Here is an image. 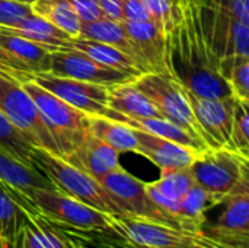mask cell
I'll return each mask as SVG.
<instances>
[{
	"instance_id": "6da1fadb",
	"label": "cell",
	"mask_w": 249,
	"mask_h": 248,
	"mask_svg": "<svg viewBox=\"0 0 249 248\" xmlns=\"http://www.w3.org/2000/svg\"><path fill=\"white\" fill-rule=\"evenodd\" d=\"M166 67L184 89L200 96H233L201 29L196 0L175 1V20L166 32Z\"/></svg>"
},
{
	"instance_id": "7a4b0ae2",
	"label": "cell",
	"mask_w": 249,
	"mask_h": 248,
	"mask_svg": "<svg viewBox=\"0 0 249 248\" xmlns=\"http://www.w3.org/2000/svg\"><path fill=\"white\" fill-rule=\"evenodd\" d=\"M31 165L38 170L58 191L108 215H124L107 189L93 177L73 167L61 156L32 146L29 155Z\"/></svg>"
},
{
	"instance_id": "3957f363",
	"label": "cell",
	"mask_w": 249,
	"mask_h": 248,
	"mask_svg": "<svg viewBox=\"0 0 249 248\" xmlns=\"http://www.w3.org/2000/svg\"><path fill=\"white\" fill-rule=\"evenodd\" d=\"M194 181L206 190L216 206L249 186V156L231 148H209L190 165Z\"/></svg>"
},
{
	"instance_id": "277c9868",
	"label": "cell",
	"mask_w": 249,
	"mask_h": 248,
	"mask_svg": "<svg viewBox=\"0 0 249 248\" xmlns=\"http://www.w3.org/2000/svg\"><path fill=\"white\" fill-rule=\"evenodd\" d=\"M34 101L44 124L50 130L60 156L71 152L88 134V114L64 102L57 95L26 77H16Z\"/></svg>"
},
{
	"instance_id": "5b68a950",
	"label": "cell",
	"mask_w": 249,
	"mask_h": 248,
	"mask_svg": "<svg viewBox=\"0 0 249 248\" xmlns=\"http://www.w3.org/2000/svg\"><path fill=\"white\" fill-rule=\"evenodd\" d=\"M36 213L63 228L111 229V215L96 210L57 189H28L20 193Z\"/></svg>"
},
{
	"instance_id": "8992f818",
	"label": "cell",
	"mask_w": 249,
	"mask_h": 248,
	"mask_svg": "<svg viewBox=\"0 0 249 248\" xmlns=\"http://www.w3.org/2000/svg\"><path fill=\"white\" fill-rule=\"evenodd\" d=\"M111 227L149 248H238L203 231L163 225L128 215H111Z\"/></svg>"
},
{
	"instance_id": "52a82bcc",
	"label": "cell",
	"mask_w": 249,
	"mask_h": 248,
	"mask_svg": "<svg viewBox=\"0 0 249 248\" xmlns=\"http://www.w3.org/2000/svg\"><path fill=\"white\" fill-rule=\"evenodd\" d=\"M133 83L156 105L165 118L185 130L201 145L210 148L207 136L198 124L185 98L184 88L171 75H160L153 72L143 73L136 77Z\"/></svg>"
},
{
	"instance_id": "ba28073f",
	"label": "cell",
	"mask_w": 249,
	"mask_h": 248,
	"mask_svg": "<svg viewBox=\"0 0 249 248\" xmlns=\"http://www.w3.org/2000/svg\"><path fill=\"white\" fill-rule=\"evenodd\" d=\"M0 111L31 140L32 145L60 156L50 130L44 124L34 101L23 89L20 80L3 69H0Z\"/></svg>"
},
{
	"instance_id": "9c48e42d",
	"label": "cell",
	"mask_w": 249,
	"mask_h": 248,
	"mask_svg": "<svg viewBox=\"0 0 249 248\" xmlns=\"http://www.w3.org/2000/svg\"><path fill=\"white\" fill-rule=\"evenodd\" d=\"M204 37L219 60L249 58V26L223 13L206 0H196Z\"/></svg>"
},
{
	"instance_id": "30bf717a",
	"label": "cell",
	"mask_w": 249,
	"mask_h": 248,
	"mask_svg": "<svg viewBox=\"0 0 249 248\" xmlns=\"http://www.w3.org/2000/svg\"><path fill=\"white\" fill-rule=\"evenodd\" d=\"M19 76L35 82L88 115L109 117L111 114V110L108 108V86L71 77H61L50 72H18L15 77Z\"/></svg>"
},
{
	"instance_id": "8fae6325",
	"label": "cell",
	"mask_w": 249,
	"mask_h": 248,
	"mask_svg": "<svg viewBox=\"0 0 249 248\" xmlns=\"http://www.w3.org/2000/svg\"><path fill=\"white\" fill-rule=\"evenodd\" d=\"M101 184L121 208L124 215L163 225L178 227L177 221L168 213H165L162 209H159L149 197L144 183L128 174L123 167L107 174L101 180Z\"/></svg>"
},
{
	"instance_id": "7c38bea8",
	"label": "cell",
	"mask_w": 249,
	"mask_h": 248,
	"mask_svg": "<svg viewBox=\"0 0 249 248\" xmlns=\"http://www.w3.org/2000/svg\"><path fill=\"white\" fill-rule=\"evenodd\" d=\"M50 58V73L61 77H71L108 88L136 79L120 70L107 67L95 61L88 54L71 47H57L51 51Z\"/></svg>"
},
{
	"instance_id": "4fadbf2b",
	"label": "cell",
	"mask_w": 249,
	"mask_h": 248,
	"mask_svg": "<svg viewBox=\"0 0 249 248\" xmlns=\"http://www.w3.org/2000/svg\"><path fill=\"white\" fill-rule=\"evenodd\" d=\"M185 98L204 130L210 148H229L235 110V96L207 98L184 89Z\"/></svg>"
},
{
	"instance_id": "5bb4252c",
	"label": "cell",
	"mask_w": 249,
	"mask_h": 248,
	"mask_svg": "<svg viewBox=\"0 0 249 248\" xmlns=\"http://www.w3.org/2000/svg\"><path fill=\"white\" fill-rule=\"evenodd\" d=\"M225 210L214 224L209 221L200 231L238 248L249 247V186L231 194L225 202Z\"/></svg>"
},
{
	"instance_id": "9a60e30c",
	"label": "cell",
	"mask_w": 249,
	"mask_h": 248,
	"mask_svg": "<svg viewBox=\"0 0 249 248\" xmlns=\"http://www.w3.org/2000/svg\"><path fill=\"white\" fill-rule=\"evenodd\" d=\"M121 25L147 72L169 75L166 67V32L153 20H121Z\"/></svg>"
},
{
	"instance_id": "2e32d148",
	"label": "cell",
	"mask_w": 249,
	"mask_h": 248,
	"mask_svg": "<svg viewBox=\"0 0 249 248\" xmlns=\"http://www.w3.org/2000/svg\"><path fill=\"white\" fill-rule=\"evenodd\" d=\"M134 132L137 139L134 152L147 158L160 171L187 168L194 162V159L200 153L196 149L181 146L175 142L147 133L144 130L134 129Z\"/></svg>"
},
{
	"instance_id": "e0dca14e",
	"label": "cell",
	"mask_w": 249,
	"mask_h": 248,
	"mask_svg": "<svg viewBox=\"0 0 249 248\" xmlns=\"http://www.w3.org/2000/svg\"><path fill=\"white\" fill-rule=\"evenodd\" d=\"M118 155L114 148L88 132L85 139L71 152L63 156V159L101 183L107 174L121 167Z\"/></svg>"
},
{
	"instance_id": "ac0fdd59",
	"label": "cell",
	"mask_w": 249,
	"mask_h": 248,
	"mask_svg": "<svg viewBox=\"0 0 249 248\" xmlns=\"http://www.w3.org/2000/svg\"><path fill=\"white\" fill-rule=\"evenodd\" d=\"M194 184L196 181L193 172L190 167H187L178 170H163L160 171V178L158 181L144 183V187L155 205L165 213L172 216L177 221L178 227L182 228L177 218L178 206L182 197Z\"/></svg>"
},
{
	"instance_id": "d6986e66",
	"label": "cell",
	"mask_w": 249,
	"mask_h": 248,
	"mask_svg": "<svg viewBox=\"0 0 249 248\" xmlns=\"http://www.w3.org/2000/svg\"><path fill=\"white\" fill-rule=\"evenodd\" d=\"M108 118H165L156 105L136 88L133 80L108 88Z\"/></svg>"
},
{
	"instance_id": "ffe728a7",
	"label": "cell",
	"mask_w": 249,
	"mask_h": 248,
	"mask_svg": "<svg viewBox=\"0 0 249 248\" xmlns=\"http://www.w3.org/2000/svg\"><path fill=\"white\" fill-rule=\"evenodd\" d=\"M0 48L9 56L20 72H50V54L57 47L29 41L0 31Z\"/></svg>"
},
{
	"instance_id": "44dd1931",
	"label": "cell",
	"mask_w": 249,
	"mask_h": 248,
	"mask_svg": "<svg viewBox=\"0 0 249 248\" xmlns=\"http://www.w3.org/2000/svg\"><path fill=\"white\" fill-rule=\"evenodd\" d=\"M67 47L76 48V50L88 54L89 57H92L95 61H98L107 67L120 70L133 77H139L140 75H143V72L140 70V67L134 58H131L130 56H127L125 53L120 51L118 48H115L109 44L95 41V39L82 38V37H74V38H70Z\"/></svg>"
},
{
	"instance_id": "7402d4cb",
	"label": "cell",
	"mask_w": 249,
	"mask_h": 248,
	"mask_svg": "<svg viewBox=\"0 0 249 248\" xmlns=\"http://www.w3.org/2000/svg\"><path fill=\"white\" fill-rule=\"evenodd\" d=\"M77 37L101 41V42H105V44H109V45L118 48L120 51H123L127 56H130L131 58H134L143 73H149L147 69L143 66V63L139 60L125 31L121 25V20H112L108 18H102V19H98L93 22L80 23Z\"/></svg>"
},
{
	"instance_id": "603a6c76",
	"label": "cell",
	"mask_w": 249,
	"mask_h": 248,
	"mask_svg": "<svg viewBox=\"0 0 249 248\" xmlns=\"http://www.w3.org/2000/svg\"><path fill=\"white\" fill-rule=\"evenodd\" d=\"M88 132L118 153L134 152L137 145L134 127L104 115H88Z\"/></svg>"
},
{
	"instance_id": "cb8c5ba5",
	"label": "cell",
	"mask_w": 249,
	"mask_h": 248,
	"mask_svg": "<svg viewBox=\"0 0 249 248\" xmlns=\"http://www.w3.org/2000/svg\"><path fill=\"white\" fill-rule=\"evenodd\" d=\"M0 181L20 193L32 187L55 189L38 170L20 162L3 149H0Z\"/></svg>"
},
{
	"instance_id": "d4e9b609",
	"label": "cell",
	"mask_w": 249,
	"mask_h": 248,
	"mask_svg": "<svg viewBox=\"0 0 249 248\" xmlns=\"http://www.w3.org/2000/svg\"><path fill=\"white\" fill-rule=\"evenodd\" d=\"M0 31L20 37V38H25V39H29V41L47 44V45H54V47H67V44L71 38L64 31L58 29L51 22L35 15L34 12L15 26L0 25Z\"/></svg>"
},
{
	"instance_id": "484cf974",
	"label": "cell",
	"mask_w": 249,
	"mask_h": 248,
	"mask_svg": "<svg viewBox=\"0 0 249 248\" xmlns=\"http://www.w3.org/2000/svg\"><path fill=\"white\" fill-rule=\"evenodd\" d=\"M117 120L123 121V123H127L128 126H131L134 129L144 130L147 133L160 136L163 139H168L171 142H175V143H178L181 146H185V148H190V149H196L198 152H203V151L209 149L207 146L197 142L185 130H182L181 127H178L172 121H169L168 118H127V117H118Z\"/></svg>"
},
{
	"instance_id": "4316f807",
	"label": "cell",
	"mask_w": 249,
	"mask_h": 248,
	"mask_svg": "<svg viewBox=\"0 0 249 248\" xmlns=\"http://www.w3.org/2000/svg\"><path fill=\"white\" fill-rule=\"evenodd\" d=\"M214 206L212 196L200 186L194 184L179 202L177 218L182 228L200 231L207 222L206 212Z\"/></svg>"
},
{
	"instance_id": "83f0119b",
	"label": "cell",
	"mask_w": 249,
	"mask_h": 248,
	"mask_svg": "<svg viewBox=\"0 0 249 248\" xmlns=\"http://www.w3.org/2000/svg\"><path fill=\"white\" fill-rule=\"evenodd\" d=\"M32 12L64 31L71 38L79 35L80 20L70 0H35Z\"/></svg>"
},
{
	"instance_id": "f1b7e54d",
	"label": "cell",
	"mask_w": 249,
	"mask_h": 248,
	"mask_svg": "<svg viewBox=\"0 0 249 248\" xmlns=\"http://www.w3.org/2000/svg\"><path fill=\"white\" fill-rule=\"evenodd\" d=\"M23 224V210L16 202L12 190L0 181V243L6 248H15Z\"/></svg>"
},
{
	"instance_id": "f546056e",
	"label": "cell",
	"mask_w": 249,
	"mask_h": 248,
	"mask_svg": "<svg viewBox=\"0 0 249 248\" xmlns=\"http://www.w3.org/2000/svg\"><path fill=\"white\" fill-rule=\"evenodd\" d=\"M60 229L79 240L85 246L89 248H149L143 244H139L128 238L127 235L115 231L114 228L111 229H93V231H82V229H74V228H63Z\"/></svg>"
},
{
	"instance_id": "4dcf8cb0",
	"label": "cell",
	"mask_w": 249,
	"mask_h": 248,
	"mask_svg": "<svg viewBox=\"0 0 249 248\" xmlns=\"http://www.w3.org/2000/svg\"><path fill=\"white\" fill-rule=\"evenodd\" d=\"M32 146L31 140L0 111V149L10 153L20 162L31 165L29 155Z\"/></svg>"
},
{
	"instance_id": "1f68e13d",
	"label": "cell",
	"mask_w": 249,
	"mask_h": 248,
	"mask_svg": "<svg viewBox=\"0 0 249 248\" xmlns=\"http://www.w3.org/2000/svg\"><path fill=\"white\" fill-rule=\"evenodd\" d=\"M220 75L236 99L249 101V58L220 60Z\"/></svg>"
},
{
	"instance_id": "d6a6232c",
	"label": "cell",
	"mask_w": 249,
	"mask_h": 248,
	"mask_svg": "<svg viewBox=\"0 0 249 248\" xmlns=\"http://www.w3.org/2000/svg\"><path fill=\"white\" fill-rule=\"evenodd\" d=\"M249 101L236 99L229 148L249 156Z\"/></svg>"
},
{
	"instance_id": "836d02e7",
	"label": "cell",
	"mask_w": 249,
	"mask_h": 248,
	"mask_svg": "<svg viewBox=\"0 0 249 248\" xmlns=\"http://www.w3.org/2000/svg\"><path fill=\"white\" fill-rule=\"evenodd\" d=\"M150 18L165 32H168L175 20V1L174 0H143Z\"/></svg>"
},
{
	"instance_id": "e575fe53",
	"label": "cell",
	"mask_w": 249,
	"mask_h": 248,
	"mask_svg": "<svg viewBox=\"0 0 249 248\" xmlns=\"http://www.w3.org/2000/svg\"><path fill=\"white\" fill-rule=\"evenodd\" d=\"M31 13V4L12 0H0V25L3 26H15Z\"/></svg>"
},
{
	"instance_id": "d590c367",
	"label": "cell",
	"mask_w": 249,
	"mask_h": 248,
	"mask_svg": "<svg viewBox=\"0 0 249 248\" xmlns=\"http://www.w3.org/2000/svg\"><path fill=\"white\" fill-rule=\"evenodd\" d=\"M223 13L249 26V0H206Z\"/></svg>"
},
{
	"instance_id": "8d00e7d4",
	"label": "cell",
	"mask_w": 249,
	"mask_h": 248,
	"mask_svg": "<svg viewBox=\"0 0 249 248\" xmlns=\"http://www.w3.org/2000/svg\"><path fill=\"white\" fill-rule=\"evenodd\" d=\"M70 3L73 4L80 23L93 22L105 18L104 12L95 0H70Z\"/></svg>"
},
{
	"instance_id": "74e56055",
	"label": "cell",
	"mask_w": 249,
	"mask_h": 248,
	"mask_svg": "<svg viewBox=\"0 0 249 248\" xmlns=\"http://www.w3.org/2000/svg\"><path fill=\"white\" fill-rule=\"evenodd\" d=\"M123 9V20L127 22H143L152 20L143 0H120Z\"/></svg>"
},
{
	"instance_id": "f35d334b",
	"label": "cell",
	"mask_w": 249,
	"mask_h": 248,
	"mask_svg": "<svg viewBox=\"0 0 249 248\" xmlns=\"http://www.w3.org/2000/svg\"><path fill=\"white\" fill-rule=\"evenodd\" d=\"M15 248H45L41 241L38 240V237L32 232V229L23 222L22 224V228H20V232H19V237H18V241H16V246Z\"/></svg>"
},
{
	"instance_id": "ab89813d",
	"label": "cell",
	"mask_w": 249,
	"mask_h": 248,
	"mask_svg": "<svg viewBox=\"0 0 249 248\" xmlns=\"http://www.w3.org/2000/svg\"><path fill=\"white\" fill-rule=\"evenodd\" d=\"M105 18L112 20H123V9L120 0H95Z\"/></svg>"
},
{
	"instance_id": "60d3db41",
	"label": "cell",
	"mask_w": 249,
	"mask_h": 248,
	"mask_svg": "<svg viewBox=\"0 0 249 248\" xmlns=\"http://www.w3.org/2000/svg\"><path fill=\"white\" fill-rule=\"evenodd\" d=\"M0 69H3V70L12 73L13 76H16L18 72H20V70L15 66V63L9 58V56H7L1 48H0Z\"/></svg>"
},
{
	"instance_id": "b9f144b4",
	"label": "cell",
	"mask_w": 249,
	"mask_h": 248,
	"mask_svg": "<svg viewBox=\"0 0 249 248\" xmlns=\"http://www.w3.org/2000/svg\"><path fill=\"white\" fill-rule=\"evenodd\" d=\"M60 228V227H58ZM64 234V232H63ZM66 235V238H67V241H69V246L70 248H89L88 246H85L83 243H80L79 240H76V238H73V237H70V235H67V234H64Z\"/></svg>"
},
{
	"instance_id": "7bdbcfd3",
	"label": "cell",
	"mask_w": 249,
	"mask_h": 248,
	"mask_svg": "<svg viewBox=\"0 0 249 248\" xmlns=\"http://www.w3.org/2000/svg\"><path fill=\"white\" fill-rule=\"evenodd\" d=\"M12 1H19V3H25V4H32L35 0H12Z\"/></svg>"
},
{
	"instance_id": "ee69618b",
	"label": "cell",
	"mask_w": 249,
	"mask_h": 248,
	"mask_svg": "<svg viewBox=\"0 0 249 248\" xmlns=\"http://www.w3.org/2000/svg\"><path fill=\"white\" fill-rule=\"evenodd\" d=\"M0 248H6V247H4V244H3V243H0Z\"/></svg>"
}]
</instances>
